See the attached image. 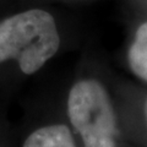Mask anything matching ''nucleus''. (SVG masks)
Instances as JSON below:
<instances>
[{
	"label": "nucleus",
	"mask_w": 147,
	"mask_h": 147,
	"mask_svg": "<svg viewBox=\"0 0 147 147\" xmlns=\"http://www.w3.org/2000/svg\"><path fill=\"white\" fill-rule=\"evenodd\" d=\"M54 17L42 9H31L0 21V64L15 60L25 75H33L60 48Z\"/></svg>",
	"instance_id": "nucleus-1"
},
{
	"label": "nucleus",
	"mask_w": 147,
	"mask_h": 147,
	"mask_svg": "<svg viewBox=\"0 0 147 147\" xmlns=\"http://www.w3.org/2000/svg\"><path fill=\"white\" fill-rule=\"evenodd\" d=\"M66 112L84 147H118V121L107 88L96 79H82L69 91Z\"/></svg>",
	"instance_id": "nucleus-2"
},
{
	"label": "nucleus",
	"mask_w": 147,
	"mask_h": 147,
	"mask_svg": "<svg viewBox=\"0 0 147 147\" xmlns=\"http://www.w3.org/2000/svg\"><path fill=\"white\" fill-rule=\"evenodd\" d=\"M127 64L137 79L147 84V21L136 30L127 50Z\"/></svg>",
	"instance_id": "nucleus-4"
},
{
	"label": "nucleus",
	"mask_w": 147,
	"mask_h": 147,
	"mask_svg": "<svg viewBox=\"0 0 147 147\" xmlns=\"http://www.w3.org/2000/svg\"><path fill=\"white\" fill-rule=\"evenodd\" d=\"M22 147H77V144L67 125L49 124L31 132Z\"/></svg>",
	"instance_id": "nucleus-3"
},
{
	"label": "nucleus",
	"mask_w": 147,
	"mask_h": 147,
	"mask_svg": "<svg viewBox=\"0 0 147 147\" xmlns=\"http://www.w3.org/2000/svg\"><path fill=\"white\" fill-rule=\"evenodd\" d=\"M144 114H145V121H146V125H147V99L145 102V108H144Z\"/></svg>",
	"instance_id": "nucleus-5"
}]
</instances>
